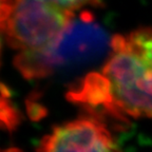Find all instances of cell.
Listing matches in <instances>:
<instances>
[{
    "mask_svg": "<svg viewBox=\"0 0 152 152\" xmlns=\"http://www.w3.org/2000/svg\"><path fill=\"white\" fill-rule=\"evenodd\" d=\"M68 98L117 118L152 116V30L114 36L102 69L74 86Z\"/></svg>",
    "mask_w": 152,
    "mask_h": 152,
    "instance_id": "6da1fadb",
    "label": "cell"
},
{
    "mask_svg": "<svg viewBox=\"0 0 152 152\" xmlns=\"http://www.w3.org/2000/svg\"><path fill=\"white\" fill-rule=\"evenodd\" d=\"M111 41L90 12L74 15L49 47L35 52H19L15 64L26 78H42L76 69L104 56Z\"/></svg>",
    "mask_w": 152,
    "mask_h": 152,
    "instance_id": "7a4b0ae2",
    "label": "cell"
},
{
    "mask_svg": "<svg viewBox=\"0 0 152 152\" xmlns=\"http://www.w3.org/2000/svg\"><path fill=\"white\" fill-rule=\"evenodd\" d=\"M75 15L51 0H2L1 24L7 43L19 52L49 47Z\"/></svg>",
    "mask_w": 152,
    "mask_h": 152,
    "instance_id": "3957f363",
    "label": "cell"
},
{
    "mask_svg": "<svg viewBox=\"0 0 152 152\" xmlns=\"http://www.w3.org/2000/svg\"><path fill=\"white\" fill-rule=\"evenodd\" d=\"M39 152H119L110 131L95 118L58 126L42 140Z\"/></svg>",
    "mask_w": 152,
    "mask_h": 152,
    "instance_id": "277c9868",
    "label": "cell"
},
{
    "mask_svg": "<svg viewBox=\"0 0 152 152\" xmlns=\"http://www.w3.org/2000/svg\"><path fill=\"white\" fill-rule=\"evenodd\" d=\"M51 1L59 3V4L64 5L66 7H70V9L77 10L78 7H83V5L87 4V3L93 2L94 0H51Z\"/></svg>",
    "mask_w": 152,
    "mask_h": 152,
    "instance_id": "5b68a950",
    "label": "cell"
}]
</instances>
